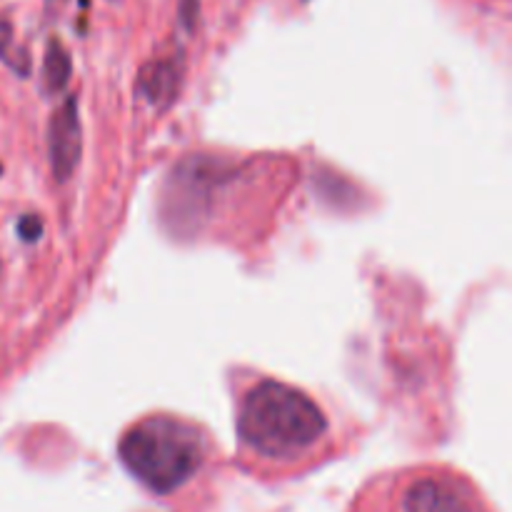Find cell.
Listing matches in <instances>:
<instances>
[{
	"label": "cell",
	"instance_id": "4",
	"mask_svg": "<svg viewBox=\"0 0 512 512\" xmlns=\"http://www.w3.org/2000/svg\"><path fill=\"white\" fill-rule=\"evenodd\" d=\"M405 512H483L475 495L463 485L443 478H420L408 488Z\"/></svg>",
	"mask_w": 512,
	"mask_h": 512
},
{
	"label": "cell",
	"instance_id": "3",
	"mask_svg": "<svg viewBox=\"0 0 512 512\" xmlns=\"http://www.w3.org/2000/svg\"><path fill=\"white\" fill-rule=\"evenodd\" d=\"M83 153V130H80L78 100L68 98L53 113L48 123V155L55 180L65 183L78 168Z\"/></svg>",
	"mask_w": 512,
	"mask_h": 512
},
{
	"label": "cell",
	"instance_id": "6",
	"mask_svg": "<svg viewBox=\"0 0 512 512\" xmlns=\"http://www.w3.org/2000/svg\"><path fill=\"white\" fill-rule=\"evenodd\" d=\"M175 80H178V70L173 68L170 60H163V63H153L150 68L143 70L140 88L145 90L150 103H155V100H170V95L175 90Z\"/></svg>",
	"mask_w": 512,
	"mask_h": 512
},
{
	"label": "cell",
	"instance_id": "8",
	"mask_svg": "<svg viewBox=\"0 0 512 512\" xmlns=\"http://www.w3.org/2000/svg\"><path fill=\"white\" fill-rule=\"evenodd\" d=\"M195 18H198V0H180V20L185 28H193Z\"/></svg>",
	"mask_w": 512,
	"mask_h": 512
},
{
	"label": "cell",
	"instance_id": "2",
	"mask_svg": "<svg viewBox=\"0 0 512 512\" xmlns=\"http://www.w3.org/2000/svg\"><path fill=\"white\" fill-rule=\"evenodd\" d=\"M120 460L145 488L168 495L198 473L205 460V440L193 425L155 415L123 435Z\"/></svg>",
	"mask_w": 512,
	"mask_h": 512
},
{
	"label": "cell",
	"instance_id": "7",
	"mask_svg": "<svg viewBox=\"0 0 512 512\" xmlns=\"http://www.w3.org/2000/svg\"><path fill=\"white\" fill-rule=\"evenodd\" d=\"M18 230H20V238L33 243V240H38L40 233H43V223H40L35 215H25V218L18 223Z\"/></svg>",
	"mask_w": 512,
	"mask_h": 512
},
{
	"label": "cell",
	"instance_id": "1",
	"mask_svg": "<svg viewBox=\"0 0 512 512\" xmlns=\"http://www.w3.org/2000/svg\"><path fill=\"white\" fill-rule=\"evenodd\" d=\"M325 430L323 410L303 390L275 380L255 385L240 405V440L263 458H298L323 438Z\"/></svg>",
	"mask_w": 512,
	"mask_h": 512
},
{
	"label": "cell",
	"instance_id": "5",
	"mask_svg": "<svg viewBox=\"0 0 512 512\" xmlns=\"http://www.w3.org/2000/svg\"><path fill=\"white\" fill-rule=\"evenodd\" d=\"M70 80V55L58 38H53L45 50L43 63V85L48 93H58Z\"/></svg>",
	"mask_w": 512,
	"mask_h": 512
}]
</instances>
